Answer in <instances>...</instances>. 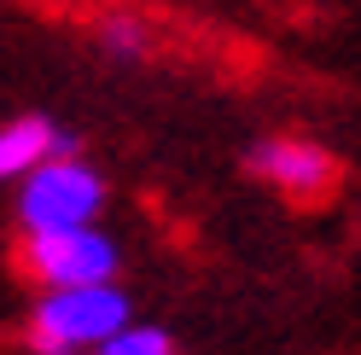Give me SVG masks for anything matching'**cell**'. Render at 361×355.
<instances>
[{
    "mask_svg": "<svg viewBox=\"0 0 361 355\" xmlns=\"http://www.w3.org/2000/svg\"><path fill=\"white\" fill-rule=\"evenodd\" d=\"M76 135H64L53 117H18V123H0V181H24L30 169L53 163V158H71Z\"/></svg>",
    "mask_w": 361,
    "mask_h": 355,
    "instance_id": "5",
    "label": "cell"
},
{
    "mask_svg": "<svg viewBox=\"0 0 361 355\" xmlns=\"http://www.w3.org/2000/svg\"><path fill=\"white\" fill-rule=\"evenodd\" d=\"M105 210V175L82 158V151H71V158H53L30 169L24 181H18V228L24 233H64V228H87Z\"/></svg>",
    "mask_w": 361,
    "mask_h": 355,
    "instance_id": "2",
    "label": "cell"
},
{
    "mask_svg": "<svg viewBox=\"0 0 361 355\" xmlns=\"http://www.w3.org/2000/svg\"><path fill=\"white\" fill-rule=\"evenodd\" d=\"M94 355H175V338L164 326H140V320H128L117 338H105Z\"/></svg>",
    "mask_w": 361,
    "mask_h": 355,
    "instance_id": "7",
    "label": "cell"
},
{
    "mask_svg": "<svg viewBox=\"0 0 361 355\" xmlns=\"http://www.w3.org/2000/svg\"><path fill=\"white\" fill-rule=\"evenodd\" d=\"M24 262H30V274L47 285V292H64V285L117 280L123 251H117L111 233H99L94 221H87V228H64V233H24Z\"/></svg>",
    "mask_w": 361,
    "mask_h": 355,
    "instance_id": "3",
    "label": "cell"
},
{
    "mask_svg": "<svg viewBox=\"0 0 361 355\" xmlns=\"http://www.w3.org/2000/svg\"><path fill=\"white\" fill-rule=\"evenodd\" d=\"M134 320V303L117 280L105 285H64V292H47L30 315V349L35 355H82L99 349L105 338Z\"/></svg>",
    "mask_w": 361,
    "mask_h": 355,
    "instance_id": "1",
    "label": "cell"
},
{
    "mask_svg": "<svg viewBox=\"0 0 361 355\" xmlns=\"http://www.w3.org/2000/svg\"><path fill=\"white\" fill-rule=\"evenodd\" d=\"M245 163H251V175H262V181H274L280 192H298V198L326 192L338 181L332 151H321L314 140H298V135H262V140H251Z\"/></svg>",
    "mask_w": 361,
    "mask_h": 355,
    "instance_id": "4",
    "label": "cell"
},
{
    "mask_svg": "<svg viewBox=\"0 0 361 355\" xmlns=\"http://www.w3.org/2000/svg\"><path fill=\"white\" fill-rule=\"evenodd\" d=\"M99 47L111 58H123V64H140V58H152V35H146V24H134V18H105Z\"/></svg>",
    "mask_w": 361,
    "mask_h": 355,
    "instance_id": "6",
    "label": "cell"
}]
</instances>
